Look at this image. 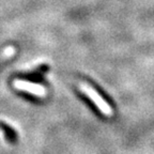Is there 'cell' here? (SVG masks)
I'll return each mask as SVG.
<instances>
[{
  "label": "cell",
  "instance_id": "cell-1",
  "mask_svg": "<svg viewBox=\"0 0 154 154\" xmlns=\"http://www.w3.org/2000/svg\"><path fill=\"white\" fill-rule=\"evenodd\" d=\"M79 89L85 95H87L91 100L92 103L99 108V110L101 111L103 115L107 116V117H112L113 116L112 108H111L110 106L108 105V103L100 95L99 92L96 91L94 88H92V87L89 86L88 84L79 82Z\"/></svg>",
  "mask_w": 154,
  "mask_h": 154
},
{
  "label": "cell",
  "instance_id": "cell-2",
  "mask_svg": "<svg viewBox=\"0 0 154 154\" xmlns=\"http://www.w3.org/2000/svg\"><path fill=\"white\" fill-rule=\"evenodd\" d=\"M13 85H14L15 89L20 90V91L29 92V93L33 94L35 96H38V97H45L47 95L46 88L40 84H34V82H28V80L17 79L14 80Z\"/></svg>",
  "mask_w": 154,
  "mask_h": 154
},
{
  "label": "cell",
  "instance_id": "cell-3",
  "mask_svg": "<svg viewBox=\"0 0 154 154\" xmlns=\"http://www.w3.org/2000/svg\"><path fill=\"white\" fill-rule=\"evenodd\" d=\"M14 54H15V48L12 47V46H10V47H8L5 49V51H3V57L10 58V57H12Z\"/></svg>",
  "mask_w": 154,
  "mask_h": 154
}]
</instances>
